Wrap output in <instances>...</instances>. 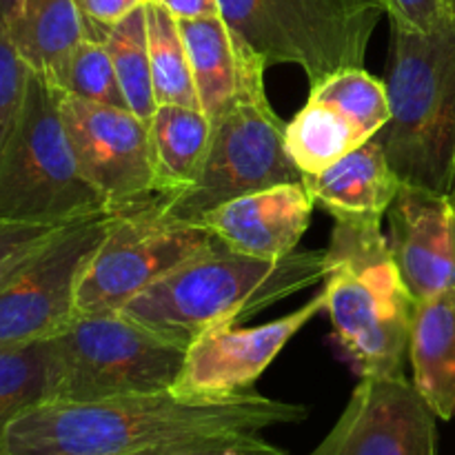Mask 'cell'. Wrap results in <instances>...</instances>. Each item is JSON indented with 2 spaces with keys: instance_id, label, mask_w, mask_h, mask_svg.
<instances>
[{
  "instance_id": "obj_1",
  "label": "cell",
  "mask_w": 455,
  "mask_h": 455,
  "mask_svg": "<svg viewBox=\"0 0 455 455\" xmlns=\"http://www.w3.org/2000/svg\"><path fill=\"white\" fill-rule=\"evenodd\" d=\"M307 416L302 404L267 398L256 389L225 398L169 389L96 403L49 400L12 422L4 455H129L218 435H258Z\"/></svg>"
},
{
  "instance_id": "obj_2",
  "label": "cell",
  "mask_w": 455,
  "mask_h": 455,
  "mask_svg": "<svg viewBox=\"0 0 455 455\" xmlns=\"http://www.w3.org/2000/svg\"><path fill=\"white\" fill-rule=\"evenodd\" d=\"M327 251L253 258L216 243L138 293L123 314L189 349L216 329L238 327L260 311L324 283Z\"/></svg>"
},
{
  "instance_id": "obj_3",
  "label": "cell",
  "mask_w": 455,
  "mask_h": 455,
  "mask_svg": "<svg viewBox=\"0 0 455 455\" xmlns=\"http://www.w3.org/2000/svg\"><path fill=\"white\" fill-rule=\"evenodd\" d=\"M380 225L336 220L327 249L324 314L360 378L404 376L418 305Z\"/></svg>"
},
{
  "instance_id": "obj_4",
  "label": "cell",
  "mask_w": 455,
  "mask_h": 455,
  "mask_svg": "<svg viewBox=\"0 0 455 455\" xmlns=\"http://www.w3.org/2000/svg\"><path fill=\"white\" fill-rule=\"evenodd\" d=\"M387 160L403 185L449 194L455 187V20L429 34L391 25L385 76Z\"/></svg>"
},
{
  "instance_id": "obj_5",
  "label": "cell",
  "mask_w": 455,
  "mask_h": 455,
  "mask_svg": "<svg viewBox=\"0 0 455 455\" xmlns=\"http://www.w3.org/2000/svg\"><path fill=\"white\" fill-rule=\"evenodd\" d=\"M234 34L265 62L296 65L311 87L364 67L382 0H218Z\"/></svg>"
},
{
  "instance_id": "obj_6",
  "label": "cell",
  "mask_w": 455,
  "mask_h": 455,
  "mask_svg": "<svg viewBox=\"0 0 455 455\" xmlns=\"http://www.w3.org/2000/svg\"><path fill=\"white\" fill-rule=\"evenodd\" d=\"M53 400L96 403L156 394L176 385L187 347L136 323L123 311L76 314L49 338Z\"/></svg>"
},
{
  "instance_id": "obj_7",
  "label": "cell",
  "mask_w": 455,
  "mask_h": 455,
  "mask_svg": "<svg viewBox=\"0 0 455 455\" xmlns=\"http://www.w3.org/2000/svg\"><path fill=\"white\" fill-rule=\"evenodd\" d=\"M98 213H109V207L76 160L60 93L31 74L20 123L0 160V218L67 225Z\"/></svg>"
},
{
  "instance_id": "obj_8",
  "label": "cell",
  "mask_w": 455,
  "mask_h": 455,
  "mask_svg": "<svg viewBox=\"0 0 455 455\" xmlns=\"http://www.w3.org/2000/svg\"><path fill=\"white\" fill-rule=\"evenodd\" d=\"M302 180L287 149V124L269 105L260 76L212 120L207 154L194 185L176 196H158V207L172 220L198 225L229 200Z\"/></svg>"
},
{
  "instance_id": "obj_9",
  "label": "cell",
  "mask_w": 455,
  "mask_h": 455,
  "mask_svg": "<svg viewBox=\"0 0 455 455\" xmlns=\"http://www.w3.org/2000/svg\"><path fill=\"white\" fill-rule=\"evenodd\" d=\"M216 243L203 225L163 216L158 196L140 207L114 213L105 240L80 280L76 309L78 314L120 311L169 271Z\"/></svg>"
},
{
  "instance_id": "obj_10",
  "label": "cell",
  "mask_w": 455,
  "mask_h": 455,
  "mask_svg": "<svg viewBox=\"0 0 455 455\" xmlns=\"http://www.w3.org/2000/svg\"><path fill=\"white\" fill-rule=\"evenodd\" d=\"M111 218L98 213L69 225L0 287V347L49 340L71 323L80 280Z\"/></svg>"
},
{
  "instance_id": "obj_11",
  "label": "cell",
  "mask_w": 455,
  "mask_h": 455,
  "mask_svg": "<svg viewBox=\"0 0 455 455\" xmlns=\"http://www.w3.org/2000/svg\"><path fill=\"white\" fill-rule=\"evenodd\" d=\"M60 114L76 160L109 212H129L158 196L145 120L123 107L93 105L65 93Z\"/></svg>"
},
{
  "instance_id": "obj_12",
  "label": "cell",
  "mask_w": 455,
  "mask_h": 455,
  "mask_svg": "<svg viewBox=\"0 0 455 455\" xmlns=\"http://www.w3.org/2000/svg\"><path fill=\"white\" fill-rule=\"evenodd\" d=\"M389 114L382 80L363 67L338 71L311 87L309 100L287 124L289 156L302 176H314L378 136Z\"/></svg>"
},
{
  "instance_id": "obj_13",
  "label": "cell",
  "mask_w": 455,
  "mask_h": 455,
  "mask_svg": "<svg viewBox=\"0 0 455 455\" xmlns=\"http://www.w3.org/2000/svg\"><path fill=\"white\" fill-rule=\"evenodd\" d=\"M435 420L407 376H367L309 455H438Z\"/></svg>"
},
{
  "instance_id": "obj_14",
  "label": "cell",
  "mask_w": 455,
  "mask_h": 455,
  "mask_svg": "<svg viewBox=\"0 0 455 455\" xmlns=\"http://www.w3.org/2000/svg\"><path fill=\"white\" fill-rule=\"evenodd\" d=\"M324 311V293L293 314L260 327H225L204 333L187 349L173 391L196 398H225L251 391L300 329Z\"/></svg>"
},
{
  "instance_id": "obj_15",
  "label": "cell",
  "mask_w": 455,
  "mask_h": 455,
  "mask_svg": "<svg viewBox=\"0 0 455 455\" xmlns=\"http://www.w3.org/2000/svg\"><path fill=\"white\" fill-rule=\"evenodd\" d=\"M387 216L391 253L416 302L455 291V191L400 185Z\"/></svg>"
},
{
  "instance_id": "obj_16",
  "label": "cell",
  "mask_w": 455,
  "mask_h": 455,
  "mask_svg": "<svg viewBox=\"0 0 455 455\" xmlns=\"http://www.w3.org/2000/svg\"><path fill=\"white\" fill-rule=\"evenodd\" d=\"M314 207L305 180L287 182L229 200L200 218L198 225L231 251L274 260L298 251Z\"/></svg>"
},
{
  "instance_id": "obj_17",
  "label": "cell",
  "mask_w": 455,
  "mask_h": 455,
  "mask_svg": "<svg viewBox=\"0 0 455 455\" xmlns=\"http://www.w3.org/2000/svg\"><path fill=\"white\" fill-rule=\"evenodd\" d=\"M200 109L218 118L253 78L265 76V62L234 34L222 16L178 20Z\"/></svg>"
},
{
  "instance_id": "obj_18",
  "label": "cell",
  "mask_w": 455,
  "mask_h": 455,
  "mask_svg": "<svg viewBox=\"0 0 455 455\" xmlns=\"http://www.w3.org/2000/svg\"><path fill=\"white\" fill-rule=\"evenodd\" d=\"M305 185L333 220H360L385 216L403 182L373 136L324 172L305 176Z\"/></svg>"
},
{
  "instance_id": "obj_19",
  "label": "cell",
  "mask_w": 455,
  "mask_h": 455,
  "mask_svg": "<svg viewBox=\"0 0 455 455\" xmlns=\"http://www.w3.org/2000/svg\"><path fill=\"white\" fill-rule=\"evenodd\" d=\"M409 363L413 385L443 420L455 418V291L416 305Z\"/></svg>"
},
{
  "instance_id": "obj_20",
  "label": "cell",
  "mask_w": 455,
  "mask_h": 455,
  "mask_svg": "<svg viewBox=\"0 0 455 455\" xmlns=\"http://www.w3.org/2000/svg\"><path fill=\"white\" fill-rule=\"evenodd\" d=\"M147 124L158 196H176L189 189L207 154L212 120L196 107L158 105Z\"/></svg>"
},
{
  "instance_id": "obj_21",
  "label": "cell",
  "mask_w": 455,
  "mask_h": 455,
  "mask_svg": "<svg viewBox=\"0 0 455 455\" xmlns=\"http://www.w3.org/2000/svg\"><path fill=\"white\" fill-rule=\"evenodd\" d=\"M9 36L29 69L49 83L84 40L74 0H22Z\"/></svg>"
},
{
  "instance_id": "obj_22",
  "label": "cell",
  "mask_w": 455,
  "mask_h": 455,
  "mask_svg": "<svg viewBox=\"0 0 455 455\" xmlns=\"http://www.w3.org/2000/svg\"><path fill=\"white\" fill-rule=\"evenodd\" d=\"M53 400V364L49 340L0 347V455L12 422L27 409Z\"/></svg>"
},
{
  "instance_id": "obj_23",
  "label": "cell",
  "mask_w": 455,
  "mask_h": 455,
  "mask_svg": "<svg viewBox=\"0 0 455 455\" xmlns=\"http://www.w3.org/2000/svg\"><path fill=\"white\" fill-rule=\"evenodd\" d=\"M145 12L156 100L158 105H182L200 109L180 25L158 0H147Z\"/></svg>"
},
{
  "instance_id": "obj_24",
  "label": "cell",
  "mask_w": 455,
  "mask_h": 455,
  "mask_svg": "<svg viewBox=\"0 0 455 455\" xmlns=\"http://www.w3.org/2000/svg\"><path fill=\"white\" fill-rule=\"evenodd\" d=\"M105 47L114 62L116 78H118L127 109L149 123L151 116L158 109V100H156L154 78H151L145 4L133 9L129 16L111 27Z\"/></svg>"
},
{
  "instance_id": "obj_25",
  "label": "cell",
  "mask_w": 455,
  "mask_h": 455,
  "mask_svg": "<svg viewBox=\"0 0 455 455\" xmlns=\"http://www.w3.org/2000/svg\"><path fill=\"white\" fill-rule=\"evenodd\" d=\"M52 84L60 93L78 98V100L127 109L109 52L105 44L93 43V40H83L76 47Z\"/></svg>"
},
{
  "instance_id": "obj_26",
  "label": "cell",
  "mask_w": 455,
  "mask_h": 455,
  "mask_svg": "<svg viewBox=\"0 0 455 455\" xmlns=\"http://www.w3.org/2000/svg\"><path fill=\"white\" fill-rule=\"evenodd\" d=\"M34 71L18 53L7 25L0 20V160L16 133Z\"/></svg>"
},
{
  "instance_id": "obj_27",
  "label": "cell",
  "mask_w": 455,
  "mask_h": 455,
  "mask_svg": "<svg viewBox=\"0 0 455 455\" xmlns=\"http://www.w3.org/2000/svg\"><path fill=\"white\" fill-rule=\"evenodd\" d=\"M67 225H47V222H16L0 218V287L7 284L36 253L43 251Z\"/></svg>"
},
{
  "instance_id": "obj_28",
  "label": "cell",
  "mask_w": 455,
  "mask_h": 455,
  "mask_svg": "<svg viewBox=\"0 0 455 455\" xmlns=\"http://www.w3.org/2000/svg\"><path fill=\"white\" fill-rule=\"evenodd\" d=\"M129 455H291L258 435H218V438L189 440V443L163 444Z\"/></svg>"
},
{
  "instance_id": "obj_29",
  "label": "cell",
  "mask_w": 455,
  "mask_h": 455,
  "mask_svg": "<svg viewBox=\"0 0 455 455\" xmlns=\"http://www.w3.org/2000/svg\"><path fill=\"white\" fill-rule=\"evenodd\" d=\"M83 20L84 40L105 44L111 27L123 20L147 0H74Z\"/></svg>"
},
{
  "instance_id": "obj_30",
  "label": "cell",
  "mask_w": 455,
  "mask_h": 455,
  "mask_svg": "<svg viewBox=\"0 0 455 455\" xmlns=\"http://www.w3.org/2000/svg\"><path fill=\"white\" fill-rule=\"evenodd\" d=\"M382 7L391 25L416 34H429L451 20L444 12V0H382Z\"/></svg>"
},
{
  "instance_id": "obj_31",
  "label": "cell",
  "mask_w": 455,
  "mask_h": 455,
  "mask_svg": "<svg viewBox=\"0 0 455 455\" xmlns=\"http://www.w3.org/2000/svg\"><path fill=\"white\" fill-rule=\"evenodd\" d=\"M176 20H196V18L220 16L218 0H158Z\"/></svg>"
},
{
  "instance_id": "obj_32",
  "label": "cell",
  "mask_w": 455,
  "mask_h": 455,
  "mask_svg": "<svg viewBox=\"0 0 455 455\" xmlns=\"http://www.w3.org/2000/svg\"><path fill=\"white\" fill-rule=\"evenodd\" d=\"M22 7V0H0V20L9 27L13 25V20L18 18Z\"/></svg>"
},
{
  "instance_id": "obj_33",
  "label": "cell",
  "mask_w": 455,
  "mask_h": 455,
  "mask_svg": "<svg viewBox=\"0 0 455 455\" xmlns=\"http://www.w3.org/2000/svg\"><path fill=\"white\" fill-rule=\"evenodd\" d=\"M444 12H447L449 18L455 20V0H444Z\"/></svg>"
},
{
  "instance_id": "obj_34",
  "label": "cell",
  "mask_w": 455,
  "mask_h": 455,
  "mask_svg": "<svg viewBox=\"0 0 455 455\" xmlns=\"http://www.w3.org/2000/svg\"><path fill=\"white\" fill-rule=\"evenodd\" d=\"M453 191H455V187H453Z\"/></svg>"
}]
</instances>
